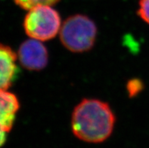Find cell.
Returning <instances> with one entry per match:
<instances>
[{"label": "cell", "mask_w": 149, "mask_h": 148, "mask_svg": "<svg viewBox=\"0 0 149 148\" xmlns=\"http://www.w3.org/2000/svg\"><path fill=\"white\" fill-rule=\"evenodd\" d=\"M115 121V115L108 103L97 99H83L72 113V131L83 141L102 143L111 135Z\"/></svg>", "instance_id": "1"}, {"label": "cell", "mask_w": 149, "mask_h": 148, "mask_svg": "<svg viewBox=\"0 0 149 148\" xmlns=\"http://www.w3.org/2000/svg\"><path fill=\"white\" fill-rule=\"evenodd\" d=\"M96 36V25L83 15H75L67 18L60 30L61 43L72 52L81 53L90 50Z\"/></svg>", "instance_id": "2"}, {"label": "cell", "mask_w": 149, "mask_h": 148, "mask_svg": "<svg viewBox=\"0 0 149 148\" xmlns=\"http://www.w3.org/2000/svg\"><path fill=\"white\" fill-rule=\"evenodd\" d=\"M27 36L39 41H48L60 33V15L52 6L39 5L28 10L24 21Z\"/></svg>", "instance_id": "3"}, {"label": "cell", "mask_w": 149, "mask_h": 148, "mask_svg": "<svg viewBox=\"0 0 149 148\" xmlns=\"http://www.w3.org/2000/svg\"><path fill=\"white\" fill-rule=\"evenodd\" d=\"M18 58L21 65L29 70H41L49 60L48 50L41 41L30 39L19 48Z\"/></svg>", "instance_id": "4"}, {"label": "cell", "mask_w": 149, "mask_h": 148, "mask_svg": "<svg viewBox=\"0 0 149 148\" xmlns=\"http://www.w3.org/2000/svg\"><path fill=\"white\" fill-rule=\"evenodd\" d=\"M17 97L6 90H0V148L6 143L19 109Z\"/></svg>", "instance_id": "5"}, {"label": "cell", "mask_w": 149, "mask_h": 148, "mask_svg": "<svg viewBox=\"0 0 149 148\" xmlns=\"http://www.w3.org/2000/svg\"><path fill=\"white\" fill-rule=\"evenodd\" d=\"M17 54L8 46L0 44V90H7L17 72Z\"/></svg>", "instance_id": "6"}, {"label": "cell", "mask_w": 149, "mask_h": 148, "mask_svg": "<svg viewBox=\"0 0 149 148\" xmlns=\"http://www.w3.org/2000/svg\"><path fill=\"white\" fill-rule=\"evenodd\" d=\"M14 1L17 6L25 10H29L34 6L39 5L52 6L59 2V0H14Z\"/></svg>", "instance_id": "7"}, {"label": "cell", "mask_w": 149, "mask_h": 148, "mask_svg": "<svg viewBox=\"0 0 149 148\" xmlns=\"http://www.w3.org/2000/svg\"><path fill=\"white\" fill-rule=\"evenodd\" d=\"M139 16L149 24V0H139Z\"/></svg>", "instance_id": "8"}]
</instances>
